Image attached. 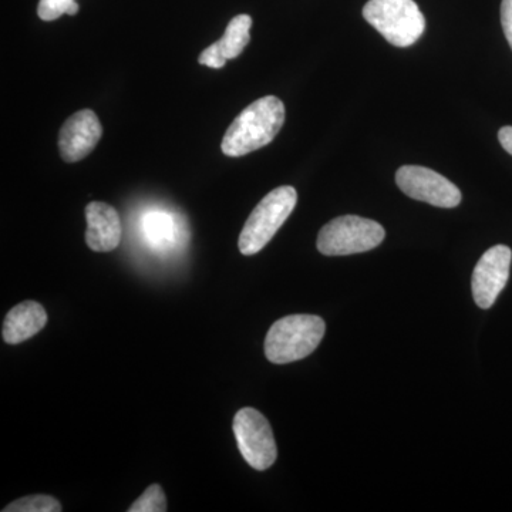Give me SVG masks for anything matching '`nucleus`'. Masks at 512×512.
<instances>
[{
	"mask_svg": "<svg viewBox=\"0 0 512 512\" xmlns=\"http://www.w3.org/2000/svg\"><path fill=\"white\" fill-rule=\"evenodd\" d=\"M284 123V103L275 96L262 97L232 121L222 140V153L228 157H242L268 146Z\"/></svg>",
	"mask_w": 512,
	"mask_h": 512,
	"instance_id": "f257e3e1",
	"label": "nucleus"
},
{
	"mask_svg": "<svg viewBox=\"0 0 512 512\" xmlns=\"http://www.w3.org/2000/svg\"><path fill=\"white\" fill-rule=\"evenodd\" d=\"M326 325L315 315H291L276 320L265 339V355L276 365L305 359L325 336Z\"/></svg>",
	"mask_w": 512,
	"mask_h": 512,
	"instance_id": "f03ea898",
	"label": "nucleus"
},
{
	"mask_svg": "<svg viewBox=\"0 0 512 512\" xmlns=\"http://www.w3.org/2000/svg\"><path fill=\"white\" fill-rule=\"evenodd\" d=\"M296 202L298 192L289 185L269 192L249 215L239 235L241 254L251 256L262 251L295 210Z\"/></svg>",
	"mask_w": 512,
	"mask_h": 512,
	"instance_id": "7ed1b4c3",
	"label": "nucleus"
},
{
	"mask_svg": "<svg viewBox=\"0 0 512 512\" xmlns=\"http://www.w3.org/2000/svg\"><path fill=\"white\" fill-rule=\"evenodd\" d=\"M363 16L396 47L414 45L426 30V19L414 0H369Z\"/></svg>",
	"mask_w": 512,
	"mask_h": 512,
	"instance_id": "20e7f679",
	"label": "nucleus"
},
{
	"mask_svg": "<svg viewBox=\"0 0 512 512\" xmlns=\"http://www.w3.org/2000/svg\"><path fill=\"white\" fill-rule=\"evenodd\" d=\"M386 232L379 222L345 215L320 229L318 249L326 256H343L370 251L382 244Z\"/></svg>",
	"mask_w": 512,
	"mask_h": 512,
	"instance_id": "39448f33",
	"label": "nucleus"
},
{
	"mask_svg": "<svg viewBox=\"0 0 512 512\" xmlns=\"http://www.w3.org/2000/svg\"><path fill=\"white\" fill-rule=\"evenodd\" d=\"M235 439L242 457L258 471L268 470L278 457L274 433L264 414L252 407H245L235 414Z\"/></svg>",
	"mask_w": 512,
	"mask_h": 512,
	"instance_id": "423d86ee",
	"label": "nucleus"
},
{
	"mask_svg": "<svg viewBox=\"0 0 512 512\" xmlns=\"http://www.w3.org/2000/svg\"><path fill=\"white\" fill-rule=\"evenodd\" d=\"M396 183L413 200L434 207L454 208L461 202V192L456 185L430 168L404 165L397 171Z\"/></svg>",
	"mask_w": 512,
	"mask_h": 512,
	"instance_id": "0eeeda50",
	"label": "nucleus"
},
{
	"mask_svg": "<svg viewBox=\"0 0 512 512\" xmlns=\"http://www.w3.org/2000/svg\"><path fill=\"white\" fill-rule=\"evenodd\" d=\"M511 261V249L505 245H495L481 256L471 281L474 301L481 309L491 308L497 301L510 278Z\"/></svg>",
	"mask_w": 512,
	"mask_h": 512,
	"instance_id": "6e6552de",
	"label": "nucleus"
},
{
	"mask_svg": "<svg viewBox=\"0 0 512 512\" xmlns=\"http://www.w3.org/2000/svg\"><path fill=\"white\" fill-rule=\"evenodd\" d=\"M101 134H103V128L94 111H77L60 130V156L66 163H77L83 160L99 144Z\"/></svg>",
	"mask_w": 512,
	"mask_h": 512,
	"instance_id": "1a4fd4ad",
	"label": "nucleus"
},
{
	"mask_svg": "<svg viewBox=\"0 0 512 512\" xmlns=\"http://www.w3.org/2000/svg\"><path fill=\"white\" fill-rule=\"evenodd\" d=\"M86 242L94 252H110L120 245L119 212L104 202H90L86 207Z\"/></svg>",
	"mask_w": 512,
	"mask_h": 512,
	"instance_id": "9d476101",
	"label": "nucleus"
},
{
	"mask_svg": "<svg viewBox=\"0 0 512 512\" xmlns=\"http://www.w3.org/2000/svg\"><path fill=\"white\" fill-rule=\"evenodd\" d=\"M47 323V313L39 302L19 303L6 315L3 322V340L9 345H19L37 335Z\"/></svg>",
	"mask_w": 512,
	"mask_h": 512,
	"instance_id": "9b49d317",
	"label": "nucleus"
},
{
	"mask_svg": "<svg viewBox=\"0 0 512 512\" xmlns=\"http://www.w3.org/2000/svg\"><path fill=\"white\" fill-rule=\"evenodd\" d=\"M141 229L148 244L158 251L175 247L180 238V227L170 212L160 210L146 212L141 220Z\"/></svg>",
	"mask_w": 512,
	"mask_h": 512,
	"instance_id": "f8f14e48",
	"label": "nucleus"
},
{
	"mask_svg": "<svg viewBox=\"0 0 512 512\" xmlns=\"http://www.w3.org/2000/svg\"><path fill=\"white\" fill-rule=\"evenodd\" d=\"M251 26L252 19L251 16L248 15L235 16V18L228 23L224 36L217 42L225 59H237V57L244 52L245 47L248 46L249 40H251V35H249Z\"/></svg>",
	"mask_w": 512,
	"mask_h": 512,
	"instance_id": "ddd939ff",
	"label": "nucleus"
},
{
	"mask_svg": "<svg viewBox=\"0 0 512 512\" xmlns=\"http://www.w3.org/2000/svg\"><path fill=\"white\" fill-rule=\"evenodd\" d=\"M62 504L50 495H28L3 508V512H60Z\"/></svg>",
	"mask_w": 512,
	"mask_h": 512,
	"instance_id": "4468645a",
	"label": "nucleus"
},
{
	"mask_svg": "<svg viewBox=\"0 0 512 512\" xmlns=\"http://www.w3.org/2000/svg\"><path fill=\"white\" fill-rule=\"evenodd\" d=\"M167 511V498L163 488L158 484H151L150 487L140 495L137 501L131 504L128 512H165Z\"/></svg>",
	"mask_w": 512,
	"mask_h": 512,
	"instance_id": "2eb2a0df",
	"label": "nucleus"
},
{
	"mask_svg": "<svg viewBox=\"0 0 512 512\" xmlns=\"http://www.w3.org/2000/svg\"><path fill=\"white\" fill-rule=\"evenodd\" d=\"M76 0H40L39 18L46 20V22H52V20L59 19L60 16L66 15L67 8L72 5Z\"/></svg>",
	"mask_w": 512,
	"mask_h": 512,
	"instance_id": "dca6fc26",
	"label": "nucleus"
},
{
	"mask_svg": "<svg viewBox=\"0 0 512 512\" xmlns=\"http://www.w3.org/2000/svg\"><path fill=\"white\" fill-rule=\"evenodd\" d=\"M198 62H200V64H204V66L211 67V69H222V67L225 66V63H227V59L222 55L218 43L215 42L214 45L207 47V49L201 53Z\"/></svg>",
	"mask_w": 512,
	"mask_h": 512,
	"instance_id": "f3484780",
	"label": "nucleus"
},
{
	"mask_svg": "<svg viewBox=\"0 0 512 512\" xmlns=\"http://www.w3.org/2000/svg\"><path fill=\"white\" fill-rule=\"evenodd\" d=\"M501 23L512 49V0H503L501 3Z\"/></svg>",
	"mask_w": 512,
	"mask_h": 512,
	"instance_id": "a211bd4d",
	"label": "nucleus"
},
{
	"mask_svg": "<svg viewBox=\"0 0 512 512\" xmlns=\"http://www.w3.org/2000/svg\"><path fill=\"white\" fill-rule=\"evenodd\" d=\"M498 138H500V143L504 150L512 156V127L507 126L501 128L500 133H498Z\"/></svg>",
	"mask_w": 512,
	"mask_h": 512,
	"instance_id": "6ab92c4d",
	"label": "nucleus"
},
{
	"mask_svg": "<svg viewBox=\"0 0 512 512\" xmlns=\"http://www.w3.org/2000/svg\"><path fill=\"white\" fill-rule=\"evenodd\" d=\"M77 12H79V5H77L76 2H73L72 5L67 8L66 15L74 16L77 15Z\"/></svg>",
	"mask_w": 512,
	"mask_h": 512,
	"instance_id": "aec40b11",
	"label": "nucleus"
}]
</instances>
